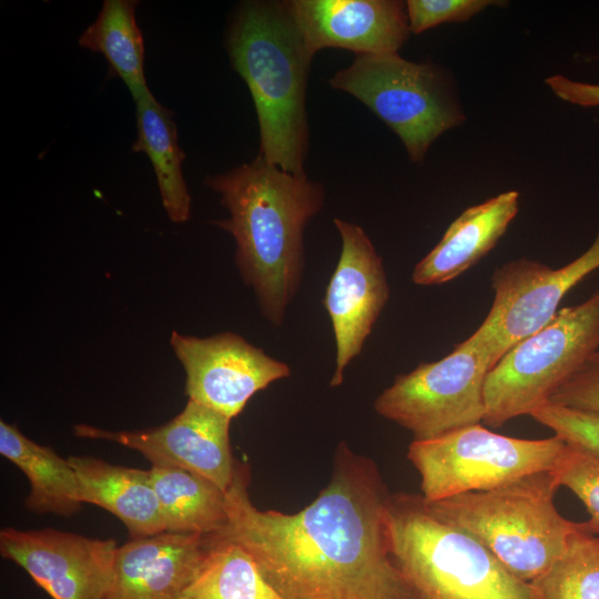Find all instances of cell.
<instances>
[{
  "label": "cell",
  "instance_id": "83f0119b",
  "mask_svg": "<svg viewBox=\"0 0 599 599\" xmlns=\"http://www.w3.org/2000/svg\"><path fill=\"white\" fill-rule=\"evenodd\" d=\"M549 402L599 414V349L552 394Z\"/></svg>",
  "mask_w": 599,
  "mask_h": 599
},
{
  "label": "cell",
  "instance_id": "277c9868",
  "mask_svg": "<svg viewBox=\"0 0 599 599\" xmlns=\"http://www.w3.org/2000/svg\"><path fill=\"white\" fill-rule=\"evenodd\" d=\"M385 522L390 557L415 599H531L527 582L422 495L390 494Z\"/></svg>",
  "mask_w": 599,
  "mask_h": 599
},
{
  "label": "cell",
  "instance_id": "ba28073f",
  "mask_svg": "<svg viewBox=\"0 0 599 599\" xmlns=\"http://www.w3.org/2000/svg\"><path fill=\"white\" fill-rule=\"evenodd\" d=\"M565 448L566 443L556 435L522 439L475 424L435 438L413 439L407 458L419 474L420 495L435 502L552 470Z\"/></svg>",
  "mask_w": 599,
  "mask_h": 599
},
{
  "label": "cell",
  "instance_id": "44dd1931",
  "mask_svg": "<svg viewBox=\"0 0 599 599\" xmlns=\"http://www.w3.org/2000/svg\"><path fill=\"white\" fill-rule=\"evenodd\" d=\"M149 471L165 531L210 537L224 528L226 491L181 468L151 466Z\"/></svg>",
  "mask_w": 599,
  "mask_h": 599
},
{
  "label": "cell",
  "instance_id": "7402d4cb",
  "mask_svg": "<svg viewBox=\"0 0 599 599\" xmlns=\"http://www.w3.org/2000/svg\"><path fill=\"white\" fill-rule=\"evenodd\" d=\"M135 0H104L94 20L79 38V44L101 53L111 75L120 78L133 100L150 92L144 74V41L136 23Z\"/></svg>",
  "mask_w": 599,
  "mask_h": 599
},
{
  "label": "cell",
  "instance_id": "8992f818",
  "mask_svg": "<svg viewBox=\"0 0 599 599\" xmlns=\"http://www.w3.org/2000/svg\"><path fill=\"white\" fill-rule=\"evenodd\" d=\"M598 349L599 290L506 352L487 375L483 422L501 427L530 416Z\"/></svg>",
  "mask_w": 599,
  "mask_h": 599
},
{
  "label": "cell",
  "instance_id": "ffe728a7",
  "mask_svg": "<svg viewBox=\"0 0 599 599\" xmlns=\"http://www.w3.org/2000/svg\"><path fill=\"white\" fill-rule=\"evenodd\" d=\"M136 140L132 150L151 160L163 207L174 223H184L191 214V196L183 176L184 153L177 143L173 112L148 92L134 100Z\"/></svg>",
  "mask_w": 599,
  "mask_h": 599
},
{
  "label": "cell",
  "instance_id": "7c38bea8",
  "mask_svg": "<svg viewBox=\"0 0 599 599\" xmlns=\"http://www.w3.org/2000/svg\"><path fill=\"white\" fill-rule=\"evenodd\" d=\"M231 418L189 399L170 422L144 430H106L87 424L73 426L74 435L103 439L141 453L152 466L193 473L227 491L237 460L230 445Z\"/></svg>",
  "mask_w": 599,
  "mask_h": 599
},
{
  "label": "cell",
  "instance_id": "8fae6325",
  "mask_svg": "<svg viewBox=\"0 0 599 599\" xmlns=\"http://www.w3.org/2000/svg\"><path fill=\"white\" fill-rule=\"evenodd\" d=\"M170 343L185 370L189 399L231 419L257 392L291 376L286 363L235 333L196 337L173 331Z\"/></svg>",
  "mask_w": 599,
  "mask_h": 599
},
{
  "label": "cell",
  "instance_id": "4fadbf2b",
  "mask_svg": "<svg viewBox=\"0 0 599 599\" xmlns=\"http://www.w3.org/2000/svg\"><path fill=\"white\" fill-rule=\"evenodd\" d=\"M118 544L53 528L0 531V554L21 567L52 599H103Z\"/></svg>",
  "mask_w": 599,
  "mask_h": 599
},
{
  "label": "cell",
  "instance_id": "52a82bcc",
  "mask_svg": "<svg viewBox=\"0 0 599 599\" xmlns=\"http://www.w3.org/2000/svg\"><path fill=\"white\" fill-rule=\"evenodd\" d=\"M329 84L355 97L385 122L416 164L423 163L439 135L466 119L440 69L398 53L356 55Z\"/></svg>",
  "mask_w": 599,
  "mask_h": 599
},
{
  "label": "cell",
  "instance_id": "7a4b0ae2",
  "mask_svg": "<svg viewBox=\"0 0 599 599\" xmlns=\"http://www.w3.org/2000/svg\"><path fill=\"white\" fill-rule=\"evenodd\" d=\"M205 184L221 195L229 219L214 221L235 240V264L262 316L282 326L304 273V230L323 207L325 191L261 156Z\"/></svg>",
  "mask_w": 599,
  "mask_h": 599
},
{
  "label": "cell",
  "instance_id": "5bb4252c",
  "mask_svg": "<svg viewBox=\"0 0 599 599\" xmlns=\"http://www.w3.org/2000/svg\"><path fill=\"white\" fill-rule=\"evenodd\" d=\"M342 248L323 300L335 339V370L329 385L338 387L349 363L363 349L389 298L383 260L358 225L334 219Z\"/></svg>",
  "mask_w": 599,
  "mask_h": 599
},
{
  "label": "cell",
  "instance_id": "2e32d148",
  "mask_svg": "<svg viewBox=\"0 0 599 599\" xmlns=\"http://www.w3.org/2000/svg\"><path fill=\"white\" fill-rule=\"evenodd\" d=\"M207 537L161 532L118 547L103 599H183L205 554Z\"/></svg>",
  "mask_w": 599,
  "mask_h": 599
},
{
  "label": "cell",
  "instance_id": "603a6c76",
  "mask_svg": "<svg viewBox=\"0 0 599 599\" xmlns=\"http://www.w3.org/2000/svg\"><path fill=\"white\" fill-rule=\"evenodd\" d=\"M183 599H285L241 546L207 537L205 554Z\"/></svg>",
  "mask_w": 599,
  "mask_h": 599
},
{
  "label": "cell",
  "instance_id": "d4e9b609",
  "mask_svg": "<svg viewBox=\"0 0 599 599\" xmlns=\"http://www.w3.org/2000/svg\"><path fill=\"white\" fill-rule=\"evenodd\" d=\"M560 487L568 488L589 514L586 528L599 535V459L566 444L554 468Z\"/></svg>",
  "mask_w": 599,
  "mask_h": 599
},
{
  "label": "cell",
  "instance_id": "484cf974",
  "mask_svg": "<svg viewBox=\"0 0 599 599\" xmlns=\"http://www.w3.org/2000/svg\"><path fill=\"white\" fill-rule=\"evenodd\" d=\"M530 417L566 444L599 459V414L547 402Z\"/></svg>",
  "mask_w": 599,
  "mask_h": 599
},
{
  "label": "cell",
  "instance_id": "d6986e66",
  "mask_svg": "<svg viewBox=\"0 0 599 599\" xmlns=\"http://www.w3.org/2000/svg\"><path fill=\"white\" fill-rule=\"evenodd\" d=\"M0 454L28 478L26 507L34 514L70 517L83 505L77 474L69 459L51 447L23 435L16 425L0 420Z\"/></svg>",
  "mask_w": 599,
  "mask_h": 599
},
{
  "label": "cell",
  "instance_id": "9a60e30c",
  "mask_svg": "<svg viewBox=\"0 0 599 599\" xmlns=\"http://www.w3.org/2000/svg\"><path fill=\"white\" fill-rule=\"evenodd\" d=\"M307 49L338 48L361 54L398 53L410 30L398 0H286Z\"/></svg>",
  "mask_w": 599,
  "mask_h": 599
},
{
  "label": "cell",
  "instance_id": "5b68a950",
  "mask_svg": "<svg viewBox=\"0 0 599 599\" xmlns=\"http://www.w3.org/2000/svg\"><path fill=\"white\" fill-rule=\"evenodd\" d=\"M559 488L552 469L494 489L426 502L435 515L475 538L528 583L560 556L577 526L555 506Z\"/></svg>",
  "mask_w": 599,
  "mask_h": 599
},
{
  "label": "cell",
  "instance_id": "6da1fadb",
  "mask_svg": "<svg viewBox=\"0 0 599 599\" xmlns=\"http://www.w3.org/2000/svg\"><path fill=\"white\" fill-rule=\"evenodd\" d=\"M237 460L227 521L214 536L247 551L285 599H415L394 564L385 514L389 493L376 464L338 444L327 486L295 514L261 510Z\"/></svg>",
  "mask_w": 599,
  "mask_h": 599
},
{
  "label": "cell",
  "instance_id": "4316f807",
  "mask_svg": "<svg viewBox=\"0 0 599 599\" xmlns=\"http://www.w3.org/2000/svg\"><path fill=\"white\" fill-rule=\"evenodd\" d=\"M406 12L410 33H422L447 22H464L489 6L494 0H408Z\"/></svg>",
  "mask_w": 599,
  "mask_h": 599
},
{
  "label": "cell",
  "instance_id": "3957f363",
  "mask_svg": "<svg viewBox=\"0 0 599 599\" xmlns=\"http://www.w3.org/2000/svg\"><path fill=\"white\" fill-rule=\"evenodd\" d=\"M233 69L246 83L260 128L258 156L302 174L309 146L306 90L314 54L283 1H244L226 32Z\"/></svg>",
  "mask_w": 599,
  "mask_h": 599
},
{
  "label": "cell",
  "instance_id": "9c48e42d",
  "mask_svg": "<svg viewBox=\"0 0 599 599\" xmlns=\"http://www.w3.org/2000/svg\"><path fill=\"white\" fill-rule=\"evenodd\" d=\"M494 364L469 338L445 357L398 375L376 398L382 417L410 432L414 440L435 438L485 417V383Z\"/></svg>",
  "mask_w": 599,
  "mask_h": 599
},
{
  "label": "cell",
  "instance_id": "e0dca14e",
  "mask_svg": "<svg viewBox=\"0 0 599 599\" xmlns=\"http://www.w3.org/2000/svg\"><path fill=\"white\" fill-rule=\"evenodd\" d=\"M519 210V193L507 191L467 207L440 241L414 267L412 281L430 286L448 283L486 256Z\"/></svg>",
  "mask_w": 599,
  "mask_h": 599
},
{
  "label": "cell",
  "instance_id": "cb8c5ba5",
  "mask_svg": "<svg viewBox=\"0 0 599 599\" xmlns=\"http://www.w3.org/2000/svg\"><path fill=\"white\" fill-rule=\"evenodd\" d=\"M528 587L531 599H599V535L577 522L560 556Z\"/></svg>",
  "mask_w": 599,
  "mask_h": 599
},
{
  "label": "cell",
  "instance_id": "30bf717a",
  "mask_svg": "<svg viewBox=\"0 0 599 599\" xmlns=\"http://www.w3.org/2000/svg\"><path fill=\"white\" fill-rule=\"evenodd\" d=\"M599 268V231L592 244L568 264L552 268L519 258L502 264L491 276L494 300L479 327L468 337L494 366L515 344L546 326L565 295Z\"/></svg>",
  "mask_w": 599,
  "mask_h": 599
},
{
  "label": "cell",
  "instance_id": "ac0fdd59",
  "mask_svg": "<svg viewBox=\"0 0 599 599\" xmlns=\"http://www.w3.org/2000/svg\"><path fill=\"white\" fill-rule=\"evenodd\" d=\"M68 459L78 477L81 501L113 514L131 539L165 531L149 469L113 465L89 456Z\"/></svg>",
  "mask_w": 599,
  "mask_h": 599
},
{
  "label": "cell",
  "instance_id": "f1b7e54d",
  "mask_svg": "<svg viewBox=\"0 0 599 599\" xmlns=\"http://www.w3.org/2000/svg\"><path fill=\"white\" fill-rule=\"evenodd\" d=\"M546 83L566 102L585 108L599 106V84L575 81L561 74L547 78Z\"/></svg>",
  "mask_w": 599,
  "mask_h": 599
}]
</instances>
